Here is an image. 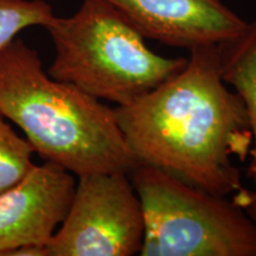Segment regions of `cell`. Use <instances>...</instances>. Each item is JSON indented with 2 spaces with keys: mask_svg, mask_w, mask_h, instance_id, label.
<instances>
[{
  "mask_svg": "<svg viewBox=\"0 0 256 256\" xmlns=\"http://www.w3.org/2000/svg\"><path fill=\"white\" fill-rule=\"evenodd\" d=\"M34 150L0 116V194L17 184L34 166Z\"/></svg>",
  "mask_w": 256,
  "mask_h": 256,
  "instance_id": "30bf717a",
  "label": "cell"
},
{
  "mask_svg": "<svg viewBox=\"0 0 256 256\" xmlns=\"http://www.w3.org/2000/svg\"><path fill=\"white\" fill-rule=\"evenodd\" d=\"M186 66L148 94L114 108L139 162L228 197L241 190L234 160L248 159L252 138L244 104L220 72L217 44L192 48Z\"/></svg>",
  "mask_w": 256,
  "mask_h": 256,
  "instance_id": "6da1fadb",
  "label": "cell"
},
{
  "mask_svg": "<svg viewBox=\"0 0 256 256\" xmlns=\"http://www.w3.org/2000/svg\"><path fill=\"white\" fill-rule=\"evenodd\" d=\"M55 17L44 0H0V51L31 26L46 28Z\"/></svg>",
  "mask_w": 256,
  "mask_h": 256,
  "instance_id": "9c48e42d",
  "label": "cell"
},
{
  "mask_svg": "<svg viewBox=\"0 0 256 256\" xmlns=\"http://www.w3.org/2000/svg\"><path fill=\"white\" fill-rule=\"evenodd\" d=\"M220 72L247 110L252 142L247 176L256 186V18L238 36L217 44Z\"/></svg>",
  "mask_w": 256,
  "mask_h": 256,
  "instance_id": "ba28073f",
  "label": "cell"
},
{
  "mask_svg": "<svg viewBox=\"0 0 256 256\" xmlns=\"http://www.w3.org/2000/svg\"><path fill=\"white\" fill-rule=\"evenodd\" d=\"M0 116L24 133L34 153L74 176L122 171L140 164L114 108L43 69L20 38L0 51Z\"/></svg>",
  "mask_w": 256,
  "mask_h": 256,
  "instance_id": "7a4b0ae2",
  "label": "cell"
},
{
  "mask_svg": "<svg viewBox=\"0 0 256 256\" xmlns=\"http://www.w3.org/2000/svg\"><path fill=\"white\" fill-rule=\"evenodd\" d=\"M130 176L145 220L142 256H256V224L232 200L140 162Z\"/></svg>",
  "mask_w": 256,
  "mask_h": 256,
  "instance_id": "277c9868",
  "label": "cell"
},
{
  "mask_svg": "<svg viewBox=\"0 0 256 256\" xmlns=\"http://www.w3.org/2000/svg\"><path fill=\"white\" fill-rule=\"evenodd\" d=\"M55 46L48 74L100 101L127 106L186 66L146 46L145 38L107 0H83L70 17H54L46 28Z\"/></svg>",
  "mask_w": 256,
  "mask_h": 256,
  "instance_id": "3957f363",
  "label": "cell"
},
{
  "mask_svg": "<svg viewBox=\"0 0 256 256\" xmlns=\"http://www.w3.org/2000/svg\"><path fill=\"white\" fill-rule=\"evenodd\" d=\"M75 190L72 172L46 162L0 194V256L22 247L46 248L68 216Z\"/></svg>",
  "mask_w": 256,
  "mask_h": 256,
  "instance_id": "8992f818",
  "label": "cell"
},
{
  "mask_svg": "<svg viewBox=\"0 0 256 256\" xmlns=\"http://www.w3.org/2000/svg\"><path fill=\"white\" fill-rule=\"evenodd\" d=\"M232 200L256 224V190H248V188H242L235 194H232Z\"/></svg>",
  "mask_w": 256,
  "mask_h": 256,
  "instance_id": "8fae6325",
  "label": "cell"
},
{
  "mask_svg": "<svg viewBox=\"0 0 256 256\" xmlns=\"http://www.w3.org/2000/svg\"><path fill=\"white\" fill-rule=\"evenodd\" d=\"M68 216L48 256H133L142 248V202L126 172L80 176Z\"/></svg>",
  "mask_w": 256,
  "mask_h": 256,
  "instance_id": "5b68a950",
  "label": "cell"
},
{
  "mask_svg": "<svg viewBox=\"0 0 256 256\" xmlns=\"http://www.w3.org/2000/svg\"><path fill=\"white\" fill-rule=\"evenodd\" d=\"M144 38L170 46L220 44L238 36L247 22L222 0H107Z\"/></svg>",
  "mask_w": 256,
  "mask_h": 256,
  "instance_id": "52a82bcc",
  "label": "cell"
}]
</instances>
